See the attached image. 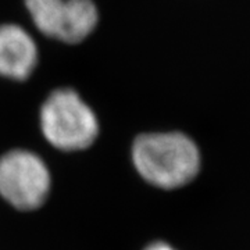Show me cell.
<instances>
[{
    "label": "cell",
    "instance_id": "obj_1",
    "mask_svg": "<svg viewBox=\"0 0 250 250\" xmlns=\"http://www.w3.org/2000/svg\"><path fill=\"white\" fill-rule=\"evenodd\" d=\"M132 161L146 182L163 189L185 187L200 170L196 143L181 132L138 136L132 145Z\"/></svg>",
    "mask_w": 250,
    "mask_h": 250
},
{
    "label": "cell",
    "instance_id": "obj_5",
    "mask_svg": "<svg viewBox=\"0 0 250 250\" xmlns=\"http://www.w3.org/2000/svg\"><path fill=\"white\" fill-rule=\"evenodd\" d=\"M39 62V49L27 29L17 24L0 25V77L28 80Z\"/></svg>",
    "mask_w": 250,
    "mask_h": 250
},
{
    "label": "cell",
    "instance_id": "obj_2",
    "mask_svg": "<svg viewBox=\"0 0 250 250\" xmlns=\"http://www.w3.org/2000/svg\"><path fill=\"white\" fill-rule=\"evenodd\" d=\"M41 128L46 141L65 152L83 150L96 141L99 121L95 111L71 88L52 92L41 107Z\"/></svg>",
    "mask_w": 250,
    "mask_h": 250
},
{
    "label": "cell",
    "instance_id": "obj_4",
    "mask_svg": "<svg viewBox=\"0 0 250 250\" xmlns=\"http://www.w3.org/2000/svg\"><path fill=\"white\" fill-rule=\"evenodd\" d=\"M52 187L49 168L29 150L14 149L0 157V196L18 210H35Z\"/></svg>",
    "mask_w": 250,
    "mask_h": 250
},
{
    "label": "cell",
    "instance_id": "obj_3",
    "mask_svg": "<svg viewBox=\"0 0 250 250\" xmlns=\"http://www.w3.org/2000/svg\"><path fill=\"white\" fill-rule=\"evenodd\" d=\"M24 3L36 29L62 43H81L98 28L100 14L93 0H24Z\"/></svg>",
    "mask_w": 250,
    "mask_h": 250
},
{
    "label": "cell",
    "instance_id": "obj_6",
    "mask_svg": "<svg viewBox=\"0 0 250 250\" xmlns=\"http://www.w3.org/2000/svg\"><path fill=\"white\" fill-rule=\"evenodd\" d=\"M145 250H175L174 248H171L170 245L164 243V242H154L152 245H149Z\"/></svg>",
    "mask_w": 250,
    "mask_h": 250
}]
</instances>
